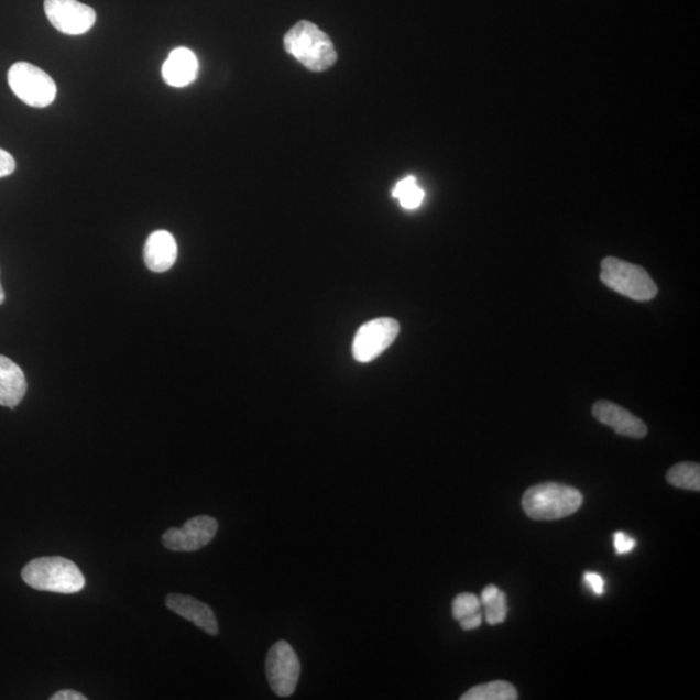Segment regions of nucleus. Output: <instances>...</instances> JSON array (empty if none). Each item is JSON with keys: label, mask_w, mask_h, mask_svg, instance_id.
<instances>
[{"label": "nucleus", "mask_w": 700, "mask_h": 700, "mask_svg": "<svg viewBox=\"0 0 700 700\" xmlns=\"http://www.w3.org/2000/svg\"><path fill=\"white\" fill-rule=\"evenodd\" d=\"M300 661L286 641L276 642L267 654L266 677L270 688L278 697L294 694L300 678Z\"/></svg>", "instance_id": "423d86ee"}, {"label": "nucleus", "mask_w": 700, "mask_h": 700, "mask_svg": "<svg viewBox=\"0 0 700 700\" xmlns=\"http://www.w3.org/2000/svg\"><path fill=\"white\" fill-rule=\"evenodd\" d=\"M400 325L392 318H378L363 325L353 342V356L359 362H371L390 348L398 337Z\"/></svg>", "instance_id": "0eeeda50"}, {"label": "nucleus", "mask_w": 700, "mask_h": 700, "mask_svg": "<svg viewBox=\"0 0 700 700\" xmlns=\"http://www.w3.org/2000/svg\"><path fill=\"white\" fill-rule=\"evenodd\" d=\"M481 623H483V615H481V612H477V614H473L471 616H467L464 619L461 620V622H459V624H461V628L463 631H473V630H478L479 626L481 625Z\"/></svg>", "instance_id": "5701e85b"}, {"label": "nucleus", "mask_w": 700, "mask_h": 700, "mask_svg": "<svg viewBox=\"0 0 700 700\" xmlns=\"http://www.w3.org/2000/svg\"><path fill=\"white\" fill-rule=\"evenodd\" d=\"M393 196L398 199L401 207L413 210L417 209L425 199V192L418 186L415 177H407L398 182L393 189Z\"/></svg>", "instance_id": "a211bd4d"}, {"label": "nucleus", "mask_w": 700, "mask_h": 700, "mask_svg": "<svg viewBox=\"0 0 700 700\" xmlns=\"http://www.w3.org/2000/svg\"><path fill=\"white\" fill-rule=\"evenodd\" d=\"M178 247L169 231L152 232L144 245L145 265L155 273H164L177 261Z\"/></svg>", "instance_id": "f8f14e48"}, {"label": "nucleus", "mask_w": 700, "mask_h": 700, "mask_svg": "<svg viewBox=\"0 0 700 700\" xmlns=\"http://www.w3.org/2000/svg\"><path fill=\"white\" fill-rule=\"evenodd\" d=\"M462 700H516L517 691L512 683L506 681H493L479 685L464 692Z\"/></svg>", "instance_id": "dca6fc26"}, {"label": "nucleus", "mask_w": 700, "mask_h": 700, "mask_svg": "<svg viewBox=\"0 0 700 700\" xmlns=\"http://www.w3.org/2000/svg\"><path fill=\"white\" fill-rule=\"evenodd\" d=\"M4 300H6V294H4L2 283H0V305H2Z\"/></svg>", "instance_id": "393cba45"}, {"label": "nucleus", "mask_w": 700, "mask_h": 700, "mask_svg": "<svg viewBox=\"0 0 700 700\" xmlns=\"http://www.w3.org/2000/svg\"><path fill=\"white\" fill-rule=\"evenodd\" d=\"M51 700H86L87 697L75 690H61L50 698Z\"/></svg>", "instance_id": "b1692460"}, {"label": "nucleus", "mask_w": 700, "mask_h": 700, "mask_svg": "<svg viewBox=\"0 0 700 700\" xmlns=\"http://www.w3.org/2000/svg\"><path fill=\"white\" fill-rule=\"evenodd\" d=\"M582 494L573 486L544 483L529 488L523 495L524 513L534 521H559L582 506Z\"/></svg>", "instance_id": "7ed1b4c3"}, {"label": "nucleus", "mask_w": 700, "mask_h": 700, "mask_svg": "<svg viewBox=\"0 0 700 700\" xmlns=\"http://www.w3.org/2000/svg\"><path fill=\"white\" fill-rule=\"evenodd\" d=\"M9 85L17 97L33 108H46L54 103L57 87L46 72L31 63L13 64L9 70Z\"/></svg>", "instance_id": "39448f33"}, {"label": "nucleus", "mask_w": 700, "mask_h": 700, "mask_svg": "<svg viewBox=\"0 0 700 700\" xmlns=\"http://www.w3.org/2000/svg\"><path fill=\"white\" fill-rule=\"evenodd\" d=\"M199 62L192 50L178 47L172 51L163 65V78L172 87H186L198 77Z\"/></svg>", "instance_id": "ddd939ff"}, {"label": "nucleus", "mask_w": 700, "mask_h": 700, "mask_svg": "<svg viewBox=\"0 0 700 700\" xmlns=\"http://www.w3.org/2000/svg\"><path fill=\"white\" fill-rule=\"evenodd\" d=\"M670 485L687 491H700V467L698 463H678L667 473Z\"/></svg>", "instance_id": "f3484780"}, {"label": "nucleus", "mask_w": 700, "mask_h": 700, "mask_svg": "<svg viewBox=\"0 0 700 700\" xmlns=\"http://www.w3.org/2000/svg\"><path fill=\"white\" fill-rule=\"evenodd\" d=\"M480 608L481 602L478 595L472 593L459 594L453 601V617L461 622L462 619L477 614Z\"/></svg>", "instance_id": "6ab92c4d"}, {"label": "nucleus", "mask_w": 700, "mask_h": 700, "mask_svg": "<svg viewBox=\"0 0 700 700\" xmlns=\"http://www.w3.org/2000/svg\"><path fill=\"white\" fill-rule=\"evenodd\" d=\"M284 48L311 72L328 70L338 61L330 36L310 21H300L291 29L284 36Z\"/></svg>", "instance_id": "f257e3e1"}, {"label": "nucleus", "mask_w": 700, "mask_h": 700, "mask_svg": "<svg viewBox=\"0 0 700 700\" xmlns=\"http://www.w3.org/2000/svg\"><path fill=\"white\" fill-rule=\"evenodd\" d=\"M23 580L42 592L73 594L85 588V576L72 560L62 557L36 558L24 567Z\"/></svg>", "instance_id": "f03ea898"}, {"label": "nucleus", "mask_w": 700, "mask_h": 700, "mask_svg": "<svg viewBox=\"0 0 700 700\" xmlns=\"http://www.w3.org/2000/svg\"><path fill=\"white\" fill-rule=\"evenodd\" d=\"M636 539L624 534V532H616L614 535V546L619 556L631 553L634 548H636Z\"/></svg>", "instance_id": "aec40b11"}, {"label": "nucleus", "mask_w": 700, "mask_h": 700, "mask_svg": "<svg viewBox=\"0 0 700 700\" xmlns=\"http://www.w3.org/2000/svg\"><path fill=\"white\" fill-rule=\"evenodd\" d=\"M480 602L485 606V619L491 625H499L507 617V598L497 587L488 586L481 593Z\"/></svg>", "instance_id": "2eb2a0df"}, {"label": "nucleus", "mask_w": 700, "mask_h": 700, "mask_svg": "<svg viewBox=\"0 0 700 700\" xmlns=\"http://www.w3.org/2000/svg\"><path fill=\"white\" fill-rule=\"evenodd\" d=\"M218 523L214 517L195 516L182 528L167 529L163 536V544L172 551H196L207 546L215 538Z\"/></svg>", "instance_id": "1a4fd4ad"}, {"label": "nucleus", "mask_w": 700, "mask_h": 700, "mask_svg": "<svg viewBox=\"0 0 700 700\" xmlns=\"http://www.w3.org/2000/svg\"><path fill=\"white\" fill-rule=\"evenodd\" d=\"M601 281L634 302H650L658 295V287L645 269L615 258L602 261Z\"/></svg>", "instance_id": "20e7f679"}, {"label": "nucleus", "mask_w": 700, "mask_h": 700, "mask_svg": "<svg viewBox=\"0 0 700 700\" xmlns=\"http://www.w3.org/2000/svg\"><path fill=\"white\" fill-rule=\"evenodd\" d=\"M593 415L598 422L608 426L620 436L631 437V439H644L647 435V427L639 418L610 401H598L593 406Z\"/></svg>", "instance_id": "9d476101"}, {"label": "nucleus", "mask_w": 700, "mask_h": 700, "mask_svg": "<svg viewBox=\"0 0 700 700\" xmlns=\"http://www.w3.org/2000/svg\"><path fill=\"white\" fill-rule=\"evenodd\" d=\"M166 608L174 612V614L188 620V622H192L201 631L210 634V636H217V619L214 610H211L208 604L196 600V598L192 595L173 593L166 597Z\"/></svg>", "instance_id": "9b49d317"}, {"label": "nucleus", "mask_w": 700, "mask_h": 700, "mask_svg": "<svg viewBox=\"0 0 700 700\" xmlns=\"http://www.w3.org/2000/svg\"><path fill=\"white\" fill-rule=\"evenodd\" d=\"M28 390L24 371L7 357L0 354V406L17 407Z\"/></svg>", "instance_id": "4468645a"}, {"label": "nucleus", "mask_w": 700, "mask_h": 700, "mask_svg": "<svg viewBox=\"0 0 700 700\" xmlns=\"http://www.w3.org/2000/svg\"><path fill=\"white\" fill-rule=\"evenodd\" d=\"M583 582L587 583L589 589L592 590L595 595H602L604 593V580L600 573H583Z\"/></svg>", "instance_id": "4be33fe9"}, {"label": "nucleus", "mask_w": 700, "mask_h": 700, "mask_svg": "<svg viewBox=\"0 0 700 700\" xmlns=\"http://www.w3.org/2000/svg\"><path fill=\"white\" fill-rule=\"evenodd\" d=\"M14 171H17V162L13 156L0 149V178L9 177Z\"/></svg>", "instance_id": "412c9836"}, {"label": "nucleus", "mask_w": 700, "mask_h": 700, "mask_svg": "<svg viewBox=\"0 0 700 700\" xmlns=\"http://www.w3.org/2000/svg\"><path fill=\"white\" fill-rule=\"evenodd\" d=\"M46 17L56 31L67 35H83L91 31L97 13L78 0H45Z\"/></svg>", "instance_id": "6e6552de"}]
</instances>
